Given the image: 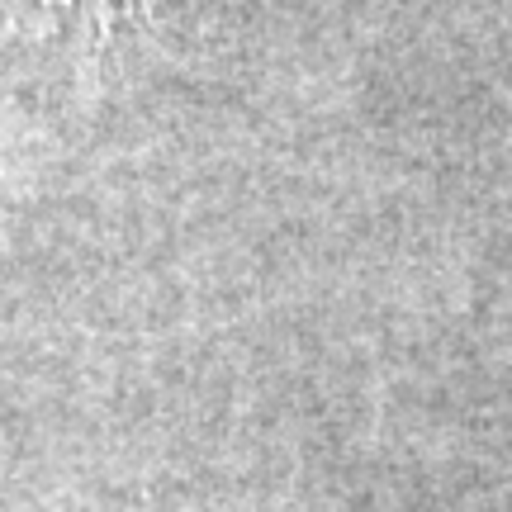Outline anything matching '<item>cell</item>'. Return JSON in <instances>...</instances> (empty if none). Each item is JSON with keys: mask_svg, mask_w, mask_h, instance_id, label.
Returning a JSON list of instances; mask_svg holds the SVG:
<instances>
[{"mask_svg": "<svg viewBox=\"0 0 512 512\" xmlns=\"http://www.w3.org/2000/svg\"><path fill=\"white\" fill-rule=\"evenodd\" d=\"M147 5L152 0H0V43L86 48V57H95L114 29Z\"/></svg>", "mask_w": 512, "mask_h": 512, "instance_id": "6da1fadb", "label": "cell"}]
</instances>
